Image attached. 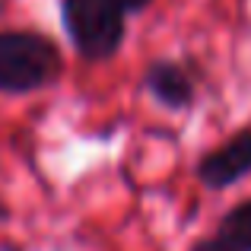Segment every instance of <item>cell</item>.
<instances>
[{
	"label": "cell",
	"mask_w": 251,
	"mask_h": 251,
	"mask_svg": "<svg viewBox=\"0 0 251 251\" xmlns=\"http://www.w3.org/2000/svg\"><path fill=\"white\" fill-rule=\"evenodd\" d=\"M64 76V48L42 29H0V96H35Z\"/></svg>",
	"instance_id": "6da1fadb"
},
{
	"label": "cell",
	"mask_w": 251,
	"mask_h": 251,
	"mask_svg": "<svg viewBox=\"0 0 251 251\" xmlns=\"http://www.w3.org/2000/svg\"><path fill=\"white\" fill-rule=\"evenodd\" d=\"M61 29L83 64H108L127 42V16L121 0H57Z\"/></svg>",
	"instance_id": "7a4b0ae2"
},
{
	"label": "cell",
	"mask_w": 251,
	"mask_h": 251,
	"mask_svg": "<svg viewBox=\"0 0 251 251\" xmlns=\"http://www.w3.org/2000/svg\"><path fill=\"white\" fill-rule=\"evenodd\" d=\"M143 92L159 108L184 115L201 102V74L181 57H156L143 67Z\"/></svg>",
	"instance_id": "3957f363"
},
{
	"label": "cell",
	"mask_w": 251,
	"mask_h": 251,
	"mask_svg": "<svg viewBox=\"0 0 251 251\" xmlns=\"http://www.w3.org/2000/svg\"><path fill=\"white\" fill-rule=\"evenodd\" d=\"M251 175V127H239L220 147L207 150L194 162V178L203 191L220 194Z\"/></svg>",
	"instance_id": "277c9868"
},
{
	"label": "cell",
	"mask_w": 251,
	"mask_h": 251,
	"mask_svg": "<svg viewBox=\"0 0 251 251\" xmlns=\"http://www.w3.org/2000/svg\"><path fill=\"white\" fill-rule=\"evenodd\" d=\"M188 251H251V197L232 203L213 232L191 242Z\"/></svg>",
	"instance_id": "5b68a950"
},
{
	"label": "cell",
	"mask_w": 251,
	"mask_h": 251,
	"mask_svg": "<svg viewBox=\"0 0 251 251\" xmlns=\"http://www.w3.org/2000/svg\"><path fill=\"white\" fill-rule=\"evenodd\" d=\"M121 6L130 13V16H137V13H147L150 6H153V0H121Z\"/></svg>",
	"instance_id": "8992f818"
}]
</instances>
